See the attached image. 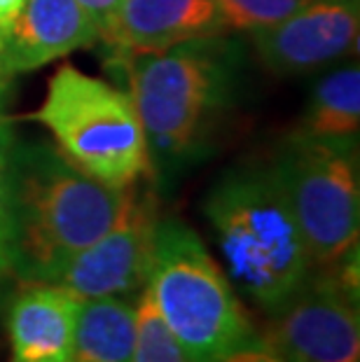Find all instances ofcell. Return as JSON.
<instances>
[{
  "instance_id": "21",
  "label": "cell",
  "mask_w": 360,
  "mask_h": 362,
  "mask_svg": "<svg viewBox=\"0 0 360 362\" xmlns=\"http://www.w3.org/2000/svg\"><path fill=\"white\" fill-rule=\"evenodd\" d=\"M7 82H10V78H5L3 73H0V94L5 91V87H7Z\"/></svg>"
},
{
  "instance_id": "16",
  "label": "cell",
  "mask_w": 360,
  "mask_h": 362,
  "mask_svg": "<svg viewBox=\"0 0 360 362\" xmlns=\"http://www.w3.org/2000/svg\"><path fill=\"white\" fill-rule=\"evenodd\" d=\"M14 138L10 119L0 112V279L12 272L14 264V171H12Z\"/></svg>"
},
{
  "instance_id": "9",
  "label": "cell",
  "mask_w": 360,
  "mask_h": 362,
  "mask_svg": "<svg viewBox=\"0 0 360 362\" xmlns=\"http://www.w3.org/2000/svg\"><path fill=\"white\" fill-rule=\"evenodd\" d=\"M358 26V0H309L279 24L252 30V42L272 73L304 75L356 49Z\"/></svg>"
},
{
  "instance_id": "17",
  "label": "cell",
  "mask_w": 360,
  "mask_h": 362,
  "mask_svg": "<svg viewBox=\"0 0 360 362\" xmlns=\"http://www.w3.org/2000/svg\"><path fill=\"white\" fill-rule=\"evenodd\" d=\"M227 30H260L274 26L309 0H213Z\"/></svg>"
},
{
  "instance_id": "20",
  "label": "cell",
  "mask_w": 360,
  "mask_h": 362,
  "mask_svg": "<svg viewBox=\"0 0 360 362\" xmlns=\"http://www.w3.org/2000/svg\"><path fill=\"white\" fill-rule=\"evenodd\" d=\"M24 3L26 0H0V37L10 28V24L19 14L21 7H24Z\"/></svg>"
},
{
  "instance_id": "8",
  "label": "cell",
  "mask_w": 360,
  "mask_h": 362,
  "mask_svg": "<svg viewBox=\"0 0 360 362\" xmlns=\"http://www.w3.org/2000/svg\"><path fill=\"white\" fill-rule=\"evenodd\" d=\"M157 222L155 194L141 189L139 182L132 185L112 227L78 252L52 283L64 285L80 299L139 295L150 279Z\"/></svg>"
},
{
  "instance_id": "6",
  "label": "cell",
  "mask_w": 360,
  "mask_h": 362,
  "mask_svg": "<svg viewBox=\"0 0 360 362\" xmlns=\"http://www.w3.org/2000/svg\"><path fill=\"white\" fill-rule=\"evenodd\" d=\"M274 168L293 206L313 269L330 272L358 250L360 171L356 141L293 136Z\"/></svg>"
},
{
  "instance_id": "19",
  "label": "cell",
  "mask_w": 360,
  "mask_h": 362,
  "mask_svg": "<svg viewBox=\"0 0 360 362\" xmlns=\"http://www.w3.org/2000/svg\"><path fill=\"white\" fill-rule=\"evenodd\" d=\"M218 362H283V360L274 356V353L255 337L252 341L239 346V349L232 351L229 356H225Z\"/></svg>"
},
{
  "instance_id": "15",
  "label": "cell",
  "mask_w": 360,
  "mask_h": 362,
  "mask_svg": "<svg viewBox=\"0 0 360 362\" xmlns=\"http://www.w3.org/2000/svg\"><path fill=\"white\" fill-rule=\"evenodd\" d=\"M132 362H192L157 313L148 285L136 299V344Z\"/></svg>"
},
{
  "instance_id": "3",
  "label": "cell",
  "mask_w": 360,
  "mask_h": 362,
  "mask_svg": "<svg viewBox=\"0 0 360 362\" xmlns=\"http://www.w3.org/2000/svg\"><path fill=\"white\" fill-rule=\"evenodd\" d=\"M234 54L222 35L164 52L120 54L152 166L197 155L232 91Z\"/></svg>"
},
{
  "instance_id": "4",
  "label": "cell",
  "mask_w": 360,
  "mask_h": 362,
  "mask_svg": "<svg viewBox=\"0 0 360 362\" xmlns=\"http://www.w3.org/2000/svg\"><path fill=\"white\" fill-rule=\"evenodd\" d=\"M148 290L192 362H218L257 337L225 269L182 220L157 222Z\"/></svg>"
},
{
  "instance_id": "10",
  "label": "cell",
  "mask_w": 360,
  "mask_h": 362,
  "mask_svg": "<svg viewBox=\"0 0 360 362\" xmlns=\"http://www.w3.org/2000/svg\"><path fill=\"white\" fill-rule=\"evenodd\" d=\"M98 42V28L75 0H26L0 37V73H30Z\"/></svg>"
},
{
  "instance_id": "14",
  "label": "cell",
  "mask_w": 360,
  "mask_h": 362,
  "mask_svg": "<svg viewBox=\"0 0 360 362\" xmlns=\"http://www.w3.org/2000/svg\"><path fill=\"white\" fill-rule=\"evenodd\" d=\"M360 127V71L347 66L316 82L295 136L316 141L356 138Z\"/></svg>"
},
{
  "instance_id": "1",
  "label": "cell",
  "mask_w": 360,
  "mask_h": 362,
  "mask_svg": "<svg viewBox=\"0 0 360 362\" xmlns=\"http://www.w3.org/2000/svg\"><path fill=\"white\" fill-rule=\"evenodd\" d=\"M227 279L272 313L313 272L309 248L277 168L241 166L218 180L204 202Z\"/></svg>"
},
{
  "instance_id": "2",
  "label": "cell",
  "mask_w": 360,
  "mask_h": 362,
  "mask_svg": "<svg viewBox=\"0 0 360 362\" xmlns=\"http://www.w3.org/2000/svg\"><path fill=\"white\" fill-rule=\"evenodd\" d=\"M14 264L24 283H52L78 252L117 220L129 187H112L75 168L57 148L12 150Z\"/></svg>"
},
{
  "instance_id": "5",
  "label": "cell",
  "mask_w": 360,
  "mask_h": 362,
  "mask_svg": "<svg viewBox=\"0 0 360 362\" xmlns=\"http://www.w3.org/2000/svg\"><path fill=\"white\" fill-rule=\"evenodd\" d=\"M26 117L50 131L75 168L105 185L132 187L152 171L132 96L71 64L52 75L45 101Z\"/></svg>"
},
{
  "instance_id": "12",
  "label": "cell",
  "mask_w": 360,
  "mask_h": 362,
  "mask_svg": "<svg viewBox=\"0 0 360 362\" xmlns=\"http://www.w3.org/2000/svg\"><path fill=\"white\" fill-rule=\"evenodd\" d=\"M80 302L64 285L28 283L7 311L10 362H75Z\"/></svg>"
},
{
  "instance_id": "13",
  "label": "cell",
  "mask_w": 360,
  "mask_h": 362,
  "mask_svg": "<svg viewBox=\"0 0 360 362\" xmlns=\"http://www.w3.org/2000/svg\"><path fill=\"white\" fill-rule=\"evenodd\" d=\"M136 302L127 297L82 299L75 322V362H132Z\"/></svg>"
},
{
  "instance_id": "7",
  "label": "cell",
  "mask_w": 360,
  "mask_h": 362,
  "mask_svg": "<svg viewBox=\"0 0 360 362\" xmlns=\"http://www.w3.org/2000/svg\"><path fill=\"white\" fill-rule=\"evenodd\" d=\"M257 339L283 362H360L358 295L332 272L309 276L269 313Z\"/></svg>"
},
{
  "instance_id": "11",
  "label": "cell",
  "mask_w": 360,
  "mask_h": 362,
  "mask_svg": "<svg viewBox=\"0 0 360 362\" xmlns=\"http://www.w3.org/2000/svg\"><path fill=\"white\" fill-rule=\"evenodd\" d=\"M225 33L213 0H124L101 40L117 54H148Z\"/></svg>"
},
{
  "instance_id": "18",
  "label": "cell",
  "mask_w": 360,
  "mask_h": 362,
  "mask_svg": "<svg viewBox=\"0 0 360 362\" xmlns=\"http://www.w3.org/2000/svg\"><path fill=\"white\" fill-rule=\"evenodd\" d=\"M84 12H87V17L94 21V26L98 28V40L108 33V28L112 26L115 17H117L120 7L124 0H75Z\"/></svg>"
}]
</instances>
